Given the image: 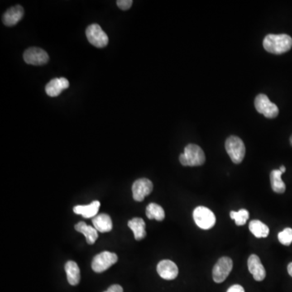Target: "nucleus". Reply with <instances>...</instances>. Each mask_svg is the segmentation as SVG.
<instances>
[{"label":"nucleus","instance_id":"f257e3e1","mask_svg":"<svg viewBox=\"0 0 292 292\" xmlns=\"http://www.w3.org/2000/svg\"><path fill=\"white\" fill-rule=\"evenodd\" d=\"M263 46L271 54H283L292 49V39L288 34H268L263 41Z\"/></svg>","mask_w":292,"mask_h":292},{"label":"nucleus","instance_id":"f03ea898","mask_svg":"<svg viewBox=\"0 0 292 292\" xmlns=\"http://www.w3.org/2000/svg\"><path fill=\"white\" fill-rule=\"evenodd\" d=\"M179 162L184 167H199L206 162V155L202 148L195 144H189L180 154Z\"/></svg>","mask_w":292,"mask_h":292},{"label":"nucleus","instance_id":"7ed1b4c3","mask_svg":"<svg viewBox=\"0 0 292 292\" xmlns=\"http://www.w3.org/2000/svg\"><path fill=\"white\" fill-rule=\"evenodd\" d=\"M225 147L231 161L236 164L242 163L245 156V145L242 140L236 136H229Z\"/></svg>","mask_w":292,"mask_h":292},{"label":"nucleus","instance_id":"20e7f679","mask_svg":"<svg viewBox=\"0 0 292 292\" xmlns=\"http://www.w3.org/2000/svg\"><path fill=\"white\" fill-rule=\"evenodd\" d=\"M193 218L196 224L203 230H209L215 225L214 213L205 206H198L193 212Z\"/></svg>","mask_w":292,"mask_h":292},{"label":"nucleus","instance_id":"39448f33","mask_svg":"<svg viewBox=\"0 0 292 292\" xmlns=\"http://www.w3.org/2000/svg\"><path fill=\"white\" fill-rule=\"evenodd\" d=\"M255 108L259 113L268 119L276 118L279 116V107L269 99L265 94H259L255 98Z\"/></svg>","mask_w":292,"mask_h":292},{"label":"nucleus","instance_id":"423d86ee","mask_svg":"<svg viewBox=\"0 0 292 292\" xmlns=\"http://www.w3.org/2000/svg\"><path fill=\"white\" fill-rule=\"evenodd\" d=\"M118 260L116 253L111 251H102L94 256L92 261V269L96 273H102L108 270Z\"/></svg>","mask_w":292,"mask_h":292},{"label":"nucleus","instance_id":"0eeeda50","mask_svg":"<svg viewBox=\"0 0 292 292\" xmlns=\"http://www.w3.org/2000/svg\"><path fill=\"white\" fill-rule=\"evenodd\" d=\"M86 37L88 42L95 47L103 48L108 45V36L97 24H92L87 28Z\"/></svg>","mask_w":292,"mask_h":292},{"label":"nucleus","instance_id":"6e6552de","mask_svg":"<svg viewBox=\"0 0 292 292\" xmlns=\"http://www.w3.org/2000/svg\"><path fill=\"white\" fill-rule=\"evenodd\" d=\"M233 268V261L228 256H222L217 260L213 269V281L217 283L224 282Z\"/></svg>","mask_w":292,"mask_h":292},{"label":"nucleus","instance_id":"1a4fd4ad","mask_svg":"<svg viewBox=\"0 0 292 292\" xmlns=\"http://www.w3.org/2000/svg\"><path fill=\"white\" fill-rule=\"evenodd\" d=\"M25 63L31 65H44L49 61V55L41 48L31 47L24 53Z\"/></svg>","mask_w":292,"mask_h":292},{"label":"nucleus","instance_id":"9d476101","mask_svg":"<svg viewBox=\"0 0 292 292\" xmlns=\"http://www.w3.org/2000/svg\"><path fill=\"white\" fill-rule=\"evenodd\" d=\"M154 188L153 183L150 179L142 178L134 182L132 184V196L133 199L136 202H143L145 197H147L152 193Z\"/></svg>","mask_w":292,"mask_h":292},{"label":"nucleus","instance_id":"9b49d317","mask_svg":"<svg viewBox=\"0 0 292 292\" xmlns=\"http://www.w3.org/2000/svg\"><path fill=\"white\" fill-rule=\"evenodd\" d=\"M157 271L162 279L173 280L176 279L179 274L177 265L170 260H163L158 264Z\"/></svg>","mask_w":292,"mask_h":292},{"label":"nucleus","instance_id":"f8f14e48","mask_svg":"<svg viewBox=\"0 0 292 292\" xmlns=\"http://www.w3.org/2000/svg\"><path fill=\"white\" fill-rule=\"evenodd\" d=\"M248 267H249V272L252 274L256 281H263L265 279L266 273L258 256L252 254L249 256L248 260Z\"/></svg>","mask_w":292,"mask_h":292},{"label":"nucleus","instance_id":"ddd939ff","mask_svg":"<svg viewBox=\"0 0 292 292\" xmlns=\"http://www.w3.org/2000/svg\"><path fill=\"white\" fill-rule=\"evenodd\" d=\"M68 87L69 82L64 77L54 78L45 85V93L50 97H57L62 93V91L68 88Z\"/></svg>","mask_w":292,"mask_h":292},{"label":"nucleus","instance_id":"4468645a","mask_svg":"<svg viewBox=\"0 0 292 292\" xmlns=\"http://www.w3.org/2000/svg\"><path fill=\"white\" fill-rule=\"evenodd\" d=\"M24 8L21 5H16L11 7L5 12L2 16V21L6 26H13L16 25L24 16Z\"/></svg>","mask_w":292,"mask_h":292},{"label":"nucleus","instance_id":"2eb2a0df","mask_svg":"<svg viewBox=\"0 0 292 292\" xmlns=\"http://www.w3.org/2000/svg\"><path fill=\"white\" fill-rule=\"evenodd\" d=\"M92 222L94 226V228L102 233L111 231L113 227L111 217L106 213H101L95 216L92 220Z\"/></svg>","mask_w":292,"mask_h":292},{"label":"nucleus","instance_id":"dca6fc26","mask_svg":"<svg viewBox=\"0 0 292 292\" xmlns=\"http://www.w3.org/2000/svg\"><path fill=\"white\" fill-rule=\"evenodd\" d=\"M100 202L94 201L88 206H77L73 208L74 213L83 216L85 218H90L97 216V212L99 210Z\"/></svg>","mask_w":292,"mask_h":292},{"label":"nucleus","instance_id":"f3484780","mask_svg":"<svg viewBox=\"0 0 292 292\" xmlns=\"http://www.w3.org/2000/svg\"><path fill=\"white\" fill-rule=\"evenodd\" d=\"M75 229L77 231L83 234L85 236L86 242L88 243V245H93L96 242L97 237H98L97 230L94 227L88 226L84 222H78L75 226Z\"/></svg>","mask_w":292,"mask_h":292},{"label":"nucleus","instance_id":"a211bd4d","mask_svg":"<svg viewBox=\"0 0 292 292\" xmlns=\"http://www.w3.org/2000/svg\"><path fill=\"white\" fill-rule=\"evenodd\" d=\"M128 227L133 231L134 236L136 240H141L146 236L145 231V222L141 217H134L130 220Z\"/></svg>","mask_w":292,"mask_h":292},{"label":"nucleus","instance_id":"6ab92c4d","mask_svg":"<svg viewBox=\"0 0 292 292\" xmlns=\"http://www.w3.org/2000/svg\"><path fill=\"white\" fill-rule=\"evenodd\" d=\"M65 271L67 279L70 285L77 286L81 280V273L79 266L74 261H68L65 265Z\"/></svg>","mask_w":292,"mask_h":292},{"label":"nucleus","instance_id":"aec40b11","mask_svg":"<svg viewBox=\"0 0 292 292\" xmlns=\"http://www.w3.org/2000/svg\"><path fill=\"white\" fill-rule=\"evenodd\" d=\"M249 230L256 238H265L270 233L269 227L259 220H252L249 223Z\"/></svg>","mask_w":292,"mask_h":292},{"label":"nucleus","instance_id":"412c9836","mask_svg":"<svg viewBox=\"0 0 292 292\" xmlns=\"http://www.w3.org/2000/svg\"><path fill=\"white\" fill-rule=\"evenodd\" d=\"M283 174V173L279 170H272L270 173V183H271L272 189L274 193H285V183L282 179V174Z\"/></svg>","mask_w":292,"mask_h":292},{"label":"nucleus","instance_id":"4be33fe9","mask_svg":"<svg viewBox=\"0 0 292 292\" xmlns=\"http://www.w3.org/2000/svg\"><path fill=\"white\" fill-rule=\"evenodd\" d=\"M146 216L149 219H156L163 221L165 218V212L159 205L150 203L146 208Z\"/></svg>","mask_w":292,"mask_h":292},{"label":"nucleus","instance_id":"5701e85b","mask_svg":"<svg viewBox=\"0 0 292 292\" xmlns=\"http://www.w3.org/2000/svg\"><path fill=\"white\" fill-rule=\"evenodd\" d=\"M230 216H231L232 219L235 220L236 224L237 226H243V225L246 223L248 219H249V213L247 209H242L239 210L238 212L231 211V213H230Z\"/></svg>","mask_w":292,"mask_h":292},{"label":"nucleus","instance_id":"b1692460","mask_svg":"<svg viewBox=\"0 0 292 292\" xmlns=\"http://www.w3.org/2000/svg\"><path fill=\"white\" fill-rule=\"evenodd\" d=\"M279 242L281 243L282 245L288 246L292 243V229L286 228L281 232H279Z\"/></svg>","mask_w":292,"mask_h":292},{"label":"nucleus","instance_id":"393cba45","mask_svg":"<svg viewBox=\"0 0 292 292\" xmlns=\"http://www.w3.org/2000/svg\"><path fill=\"white\" fill-rule=\"evenodd\" d=\"M116 2H117L118 7L123 11L129 9L130 7H131V5H132L131 0H118Z\"/></svg>","mask_w":292,"mask_h":292},{"label":"nucleus","instance_id":"a878e982","mask_svg":"<svg viewBox=\"0 0 292 292\" xmlns=\"http://www.w3.org/2000/svg\"><path fill=\"white\" fill-rule=\"evenodd\" d=\"M104 292H124V290H123V288L121 286L116 284V285L111 286V287Z\"/></svg>","mask_w":292,"mask_h":292},{"label":"nucleus","instance_id":"bb28decb","mask_svg":"<svg viewBox=\"0 0 292 292\" xmlns=\"http://www.w3.org/2000/svg\"><path fill=\"white\" fill-rule=\"evenodd\" d=\"M227 292H245V289L242 286L240 285H233L231 288H229Z\"/></svg>","mask_w":292,"mask_h":292},{"label":"nucleus","instance_id":"cd10ccee","mask_svg":"<svg viewBox=\"0 0 292 292\" xmlns=\"http://www.w3.org/2000/svg\"><path fill=\"white\" fill-rule=\"evenodd\" d=\"M288 274H290V276L292 277V262L288 265Z\"/></svg>","mask_w":292,"mask_h":292},{"label":"nucleus","instance_id":"c85d7f7f","mask_svg":"<svg viewBox=\"0 0 292 292\" xmlns=\"http://www.w3.org/2000/svg\"><path fill=\"white\" fill-rule=\"evenodd\" d=\"M279 170H280V171H281V172L285 173V171H286L285 167H284V166H282L281 167H280V169H279Z\"/></svg>","mask_w":292,"mask_h":292},{"label":"nucleus","instance_id":"c756f323","mask_svg":"<svg viewBox=\"0 0 292 292\" xmlns=\"http://www.w3.org/2000/svg\"><path fill=\"white\" fill-rule=\"evenodd\" d=\"M290 141H291V144H292V137H291Z\"/></svg>","mask_w":292,"mask_h":292}]
</instances>
